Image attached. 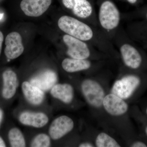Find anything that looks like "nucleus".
<instances>
[{"instance_id": "nucleus-1", "label": "nucleus", "mask_w": 147, "mask_h": 147, "mask_svg": "<svg viewBox=\"0 0 147 147\" xmlns=\"http://www.w3.org/2000/svg\"><path fill=\"white\" fill-rule=\"evenodd\" d=\"M58 26L66 34L99 48L113 47L111 43L102 33L95 28V26L80 21L67 15L62 16L58 21ZM88 43V42H87Z\"/></svg>"}, {"instance_id": "nucleus-2", "label": "nucleus", "mask_w": 147, "mask_h": 147, "mask_svg": "<svg viewBox=\"0 0 147 147\" xmlns=\"http://www.w3.org/2000/svg\"><path fill=\"white\" fill-rule=\"evenodd\" d=\"M121 14L115 5L106 1L100 5L98 15V23L102 30L107 32L114 31L120 23Z\"/></svg>"}, {"instance_id": "nucleus-3", "label": "nucleus", "mask_w": 147, "mask_h": 147, "mask_svg": "<svg viewBox=\"0 0 147 147\" xmlns=\"http://www.w3.org/2000/svg\"><path fill=\"white\" fill-rule=\"evenodd\" d=\"M81 89L85 99L90 105L96 108L101 107L105 94L99 83L92 79H86L82 82Z\"/></svg>"}, {"instance_id": "nucleus-4", "label": "nucleus", "mask_w": 147, "mask_h": 147, "mask_svg": "<svg viewBox=\"0 0 147 147\" xmlns=\"http://www.w3.org/2000/svg\"><path fill=\"white\" fill-rule=\"evenodd\" d=\"M63 40L67 47V54L70 58L78 59H88L92 55L91 47L87 42L65 34Z\"/></svg>"}, {"instance_id": "nucleus-5", "label": "nucleus", "mask_w": 147, "mask_h": 147, "mask_svg": "<svg viewBox=\"0 0 147 147\" xmlns=\"http://www.w3.org/2000/svg\"><path fill=\"white\" fill-rule=\"evenodd\" d=\"M62 3L65 7L71 10L76 17L90 19L94 26L98 24L92 6L88 0H62Z\"/></svg>"}, {"instance_id": "nucleus-6", "label": "nucleus", "mask_w": 147, "mask_h": 147, "mask_svg": "<svg viewBox=\"0 0 147 147\" xmlns=\"http://www.w3.org/2000/svg\"><path fill=\"white\" fill-rule=\"evenodd\" d=\"M141 84V79L134 75H127L115 82L112 93L126 99L131 96Z\"/></svg>"}, {"instance_id": "nucleus-7", "label": "nucleus", "mask_w": 147, "mask_h": 147, "mask_svg": "<svg viewBox=\"0 0 147 147\" xmlns=\"http://www.w3.org/2000/svg\"><path fill=\"white\" fill-rule=\"evenodd\" d=\"M74 127V122L71 118L66 115L60 116L50 124L49 135L53 140H59L71 131Z\"/></svg>"}, {"instance_id": "nucleus-8", "label": "nucleus", "mask_w": 147, "mask_h": 147, "mask_svg": "<svg viewBox=\"0 0 147 147\" xmlns=\"http://www.w3.org/2000/svg\"><path fill=\"white\" fill-rule=\"evenodd\" d=\"M124 63L129 68L136 69L142 65V55L134 46L127 42H123L119 47Z\"/></svg>"}, {"instance_id": "nucleus-9", "label": "nucleus", "mask_w": 147, "mask_h": 147, "mask_svg": "<svg viewBox=\"0 0 147 147\" xmlns=\"http://www.w3.org/2000/svg\"><path fill=\"white\" fill-rule=\"evenodd\" d=\"M6 47L4 53L9 59H14L20 57L24 50L21 34L16 32L9 34L5 38Z\"/></svg>"}, {"instance_id": "nucleus-10", "label": "nucleus", "mask_w": 147, "mask_h": 147, "mask_svg": "<svg viewBox=\"0 0 147 147\" xmlns=\"http://www.w3.org/2000/svg\"><path fill=\"white\" fill-rule=\"evenodd\" d=\"M51 3L52 0H22L20 7L25 15L37 17L45 13Z\"/></svg>"}, {"instance_id": "nucleus-11", "label": "nucleus", "mask_w": 147, "mask_h": 147, "mask_svg": "<svg viewBox=\"0 0 147 147\" xmlns=\"http://www.w3.org/2000/svg\"><path fill=\"white\" fill-rule=\"evenodd\" d=\"M102 105L105 111L113 116L121 115L128 109V105L123 99L113 93L105 96Z\"/></svg>"}, {"instance_id": "nucleus-12", "label": "nucleus", "mask_w": 147, "mask_h": 147, "mask_svg": "<svg viewBox=\"0 0 147 147\" xmlns=\"http://www.w3.org/2000/svg\"><path fill=\"white\" fill-rule=\"evenodd\" d=\"M19 120L24 125L35 128H41L48 123L49 118L43 113L26 111L20 115Z\"/></svg>"}, {"instance_id": "nucleus-13", "label": "nucleus", "mask_w": 147, "mask_h": 147, "mask_svg": "<svg viewBox=\"0 0 147 147\" xmlns=\"http://www.w3.org/2000/svg\"><path fill=\"white\" fill-rule=\"evenodd\" d=\"M3 87L2 90L3 97L6 99L12 98L16 94L18 85L17 74L11 70L4 71L2 75Z\"/></svg>"}, {"instance_id": "nucleus-14", "label": "nucleus", "mask_w": 147, "mask_h": 147, "mask_svg": "<svg viewBox=\"0 0 147 147\" xmlns=\"http://www.w3.org/2000/svg\"><path fill=\"white\" fill-rule=\"evenodd\" d=\"M57 81V76L55 71L47 70L32 78L31 84L44 91L50 89Z\"/></svg>"}, {"instance_id": "nucleus-15", "label": "nucleus", "mask_w": 147, "mask_h": 147, "mask_svg": "<svg viewBox=\"0 0 147 147\" xmlns=\"http://www.w3.org/2000/svg\"><path fill=\"white\" fill-rule=\"evenodd\" d=\"M21 88L26 100L32 105H39L43 102L45 97L44 92L30 82L25 81L22 83Z\"/></svg>"}, {"instance_id": "nucleus-16", "label": "nucleus", "mask_w": 147, "mask_h": 147, "mask_svg": "<svg viewBox=\"0 0 147 147\" xmlns=\"http://www.w3.org/2000/svg\"><path fill=\"white\" fill-rule=\"evenodd\" d=\"M50 94L56 99L66 104H69L73 100L74 90L70 84H57L51 88Z\"/></svg>"}, {"instance_id": "nucleus-17", "label": "nucleus", "mask_w": 147, "mask_h": 147, "mask_svg": "<svg viewBox=\"0 0 147 147\" xmlns=\"http://www.w3.org/2000/svg\"><path fill=\"white\" fill-rule=\"evenodd\" d=\"M61 65L64 70L66 72L74 73L89 69L91 67L92 63L88 59L67 58L63 61Z\"/></svg>"}, {"instance_id": "nucleus-18", "label": "nucleus", "mask_w": 147, "mask_h": 147, "mask_svg": "<svg viewBox=\"0 0 147 147\" xmlns=\"http://www.w3.org/2000/svg\"><path fill=\"white\" fill-rule=\"evenodd\" d=\"M8 137L11 147H25L26 146L25 137L19 128H11L9 131Z\"/></svg>"}, {"instance_id": "nucleus-19", "label": "nucleus", "mask_w": 147, "mask_h": 147, "mask_svg": "<svg viewBox=\"0 0 147 147\" xmlns=\"http://www.w3.org/2000/svg\"><path fill=\"white\" fill-rule=\"evenodd\" d=\"M97 147H119L118 142L106 133L102 132L98 135L95 141Z\"/></svg>"}, {"instance_id": "nucleus-20", "label": "nucleus", "mask_w": 147, "mask_h": 147, "mask_svg": "<svg viewBox=\"0 0 147 147\" xmlns=\"http://www.w3.org/2000/svg\"><path fill=\"white\" fill-rule=\"evenodd\" d=\"M51 145L50 136L45 133H40L37 135L31 143L33 147H48Z\"/></svg>"}, {"instance_id": "nucleus-21", "label": "nucleus", "mask_w": 147, "mask_h": 147, "mask_svg": "<svg viewBox=\"0 0 147 147\" xmlns=\"http://www.w3.org/2000/svg\"><path fill=\"white\" fill-rule=\"evenodd\" d=\"M132 147H146L147 145L144 142L142 141H136L132 143L131 145Z\"/></svg>"}, {"instance_id": "nucleus-22", "label": "nucleus", "mask_w": 147, "mask_h": 147, "mask_svg": "<svg viewBox=\"0 0 147 147\" xmlns=\"http://www.w3.org/2000/svg\"><path fill=\"white\" fill-rule=\"evenodd\" d=\"M79 147H93L94 145L90 142H84L79 145Z\"/></svg>"}, {"instance_id": "nucleus-23", "label": "nucleus", "mask_w": 147, "mask_h": 147, "mask_svg": "<svg viewBox=\"0 0 147 147\" xmlns=\"http://www.w3.org/2000/svg\"><path fill=\"white\" fill-rule=\"evenodd\" d=\"M4 40V36L3 33L0 31V55H1V52L2 47V44L3 41Z\"/></svg>"}, {"instance_id": "nucleus-24", "label": "nucleus", "mask_w": 147, "mask_h": 147, "mask_svg": "<svg viewBox=\"0 0 147 147\" xmlns=\"http://www.w3.org/2000/svg\"><path fill=\"white\" fill-rule=\"evenodd\" d=\"M6 144L2 138L0 137V147H5Z\"/></svg>"}, {"instance_id": "nucleus-25", "label": "nucleus", "mask_w": 147, "mask_h": 147, "mask_svg": "<svg viewBox=\"0 0 147 147\" xmlns=\"http://www.w3.org/2000/svg\"><path fill=\"white\" fill-rule=\"evenodd\" d=\"M3 118V112L2 110L0 109V124L1 123L2 121Z\"/></svg>"}, {"instance_id": "nucleus-26", "label": "nucleus", "mask_w": 147, "mask_h": 147, "mask_svg": "<svg viewBox=\"0 0 147 147\" xmlns=\"http://www.w3.org/2000/svg\"><path fill=\"white\" fill-rule=\"evenodd\" d=\"M129 3L131 4H134L137 2V0H127Z\"/></svg>"}, {"instance_id": "nucleus-27", "label": "nucleus", "mask_w": 147, "mask_h": 147, "mask_svg": "<svg viewBox=\"0 0 147 147\" xmlns=\"http://www.w3.org/2000/svg\"><path fill=\"white\" fill-rule=\"evenodd\" d=\"M4 14L3 13H0V20L2 19L3 17Z\"/></svg>"}, {"instance_id": "nucleus-28", "label": "nucleus", "mask_w": 147, "mask_h": 147, "mask_svg": "<svg viewBox=\"0 0 147 147\" xmlns=\"http://www.w3.org/2000/svg\"><path fill=\"white\" fill-rule=\"evenodd\" d=\"M145 131L146 135L147 136V125L146 126V127H145Z\"/></svg>"}, {"instance_id": "nucleus-29", "label": "nucleus", "mask_w": 147, "mask_h": 147, "mask_svg": "<svg viewBox=\"0 0 147 147\" xmlns=\"http://www.w3.org/2000/svg\"><path fill=\"white\" fill-rule=\"evenodd\" d=\"M146 113L147 115V106L146 107Z\"/></svg>"}, {"instance_id": "nucleus-30", "label": "nucleus", "mask_w": 147, "mask_h": 147, "mask_svg": "<svg viewBox=\"0 0 147 147\" xmlns=\"http://www.w3.org/2000/svg\"><path fill=\"white\" fill-rule=\"evenodd\" d=\"M146 17H147V15H146Z\"/></svg>"}]
</instances>
